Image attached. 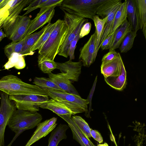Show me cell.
I'll return each mask as SVG.
<instances>
[{
	"label": "cell",
	"mask_w": 146,
	"mask_h": 146,
	"mask_svg": "<svg viewBox=\"0 0 146 146\" xmlns=\"http://www.w3.org/2000/svg\"><path fill=\"white\" fill-rule=\"evenodd\" d=\"M56 26L48 40L38 50V62L45 60H54L67 35L69 26L64 20L56 22Z\"/></svg>",
	"instance_id": "6da1fadb"
},
{
	"label": "cell",
	"mask_w": 146,
	"mask_h": 146,
	"mask_svg": "<svg viewBox=\"0 0 146 146\" xmlns=\"http://www.w3.org/2000/svg\"><path fill=\"white\" fill-rule=\"evenodd\" d=\"M0 91L9 96L22 94L47 95L42 89L23 82L17 76L8 74L0 79Z\"/></svg>",
	"instance_id": "7a4b0ae2"
},
{
	"label": "cell",
	"mask_w": 146,
	"mask_h": 146,
	"mask_svg": "<svg viewBox=\"0 0 146 146\" xmlns=\"http://www.w3.org/2000/svg\"><path fill=\"white\" fill-rule=\"evenodd\" d=\"M107 0H63L60 6L70 14L93 20L99 7Z\"/></svg>",
	"instance_id": "3957f363"
},
{
	"label": "cell",
	"mask_w": 146,
	"mask_h": 146,
	"mask_svg": "<svg viewBox=\"0 0 146 146\" xmlns=\"http://www.w3.org/2000/svg\"><path fill=\"white\" fill-rule=\"evenodd\" d=\"M42 117L37 111L16 109L9 120L8 125L16 134L33 129L41 121Z\"/></svg>",
	"instance_id": "277c9868"
},
{
	"label": "cell",
	"mask_w": 146,
	"mask_h": 146,
	"mask_svg": "<svg viewBox=\"0 0 146 146\" xmlns=\"http://www.w3.org/2000/svg\"><path fill=\"white\" fill-rule=\"evenodd\" d=\"M46 95L62 104L70 109L73 115L85 112L88 113V100L82 98L79 95L49 89H42Z\"/></svg>",
	"instance_id": "5b68a950"
},
{
	"label": "cell",
	"mask_w": 146,
	"mask_h": 146,
	"mask_svg": "<svg viewBox=\"0 0 146 146\" xmlns=\"http://www.w3.org/2000/svg\"><path fill=\"white\" fill-rule=\"evenodd\" d=\"M63 11L64 13V20L68 25L69 30L57 55L67 58L68 56V52L70 42L80 32L82 26L84 24L88 22V20Z\"/></svg>",
	"instance_id": "8992f818"
},
{
	"label": "cell",
	"mask_w": 146,
	"mask_h": 146,
	"mask_svg": "<svg viewBox=\"0 0 146 146\" xmlns=\"http://www.w3.org/2000/svg\"><path fill=\"white\" fill-rule=\"evenodd\" d=\"M121 0H107L98 8L96 15L104 18L107 16L98 46V49L105 39L111 33L114 16L122 3Z\"/></svg>",
	"instance_id": "52a82bcc"
},
{
	"label": "cell",
	"mask_w": 146,
	"mask_h": 146,
	"mask_svg": "<svg viewBox=\"0 0 146 146\" xmlns=\"http://www.w3.org/2000/svg\"><path fill=\"white\" fill-rule=\"evenodd\" d=\"M31 20L29 17L19 15L13 21L3 25L2 27L9 39L13 42H18L24 39Z\"/></svg>",
	"instance_id": "ba28073f"
},
{
	"label": "cell",
	"mask_w": 146,
	"mask_h": 146,
	"mask_svg": "<svg viewBox=\"0 0 146 146\" xmlns=\"http://www.w3.org/2000/svg\"><path fill=\"white\" fill-rule=\"evenodd\" d=\"M9 98L14 102L17 109L35 111L39 110V103L49 99L47 95L35 94L10 95Z\"/></svg>",
	"instance_id": "9c48e42d"
},
{
	"label": "cell",
	"mask_w": 146,
	"mask_h": 146,
	"mask_svg": "<svg viewBox=\"0 0 146 146\" xmlns=\"http://www.w3.org/2000/svg\"><path fill=\"white\" fill-rule=\"evenodd\" d=\"M0 146H4L5 128L12 114L17 109L14 102L9 100L7 94L0 91Z\"/></svg>",
	"instance_id": "30bf717a"
},
{
	"label": "cell",
	"mask_w": 146,
	"mask_h": 146,
	"mask_svg": "<svg viewBox=\"0 0 146 146\" xmlns=\"http://www.w3.org/2000/svg\"><path fill=\"white\" fill-rule=\"evenodd\" d=\"M96 46V31L91 35L84 46L80 49L79 61L84 66L89 67L95 61Z\"/></svg>",
	"instance_id": "8fae6325"
},
{
	"label": "cell",
	"mask_w": 146,
	"mask_h": 146,
	"mask_svg": "<svg viewBox=\"0 0 146 146\" xmlns=\"http://www.w3.org/2000/svg\"><path fill=\"white\" fill-rule=\"evenodd\" d=\"M57 120L56 117H53L39 123L37 125L36 130L25 146H30L46 136L56 127L57 124Z\"/></svg>",
	"instance_id": "7c38bea8"
},
{
	"label": "cell",
	"mask_w": 146,
	"mask_h": 146,
	"mask_svg": "<svg viewBox=\"0 0 146 146\" xmlns=\"http://www.w3.org/2000/svg\"><path fill=\"white\" fill-rule=\"evenodd\" d=\"M56 69L59 70L71 82L78 81L82 66L81 62H73L69 60L63 63L56 62Z\"/></svg>",
	"instance_id": "4fadbf2b"
},
{
	"label": "cell",
	"mask_w": 146,
	"mask_h": 146,
	"mask_svg": "<svg viewBox=\"0 0 146 146\" xmlns=\"http://www.w3.org/2000/svg\"><path fill=\"white\" fill-rule=\"evenodd\" d=\"M55 7H53L39 16H36L30 21L24 39L42 27L46 24L50 23L51 20L54 14Z\"/></svg>",
	"instance_id": "5bb4252c"
},
{
	"label": "cell",
	"mask_w": 146,
	"mask_h": 146,
	"mask_svg": "<svg viewBox=\"0 0 146 146\" xmlns=\"http://www.w3.org/2000/svg\"><path fill=\"white\" fill-rule=\"evenodd\" d=\"M48 75L49 78L63 91L79 95L72 82L62 73L55 74L51 72L48 74Z\"/></svg>",
	"instance_id": "9a60e30c"
},
{
	"label": "cell",
	"mask_w": 146,
	"mask_h": 146,
	"mask_svg": "<svg viewBox=\"0 0 146 146\" xmlns=\"http://www.w3.org/2000/svg\"><path fill=\"white\" fill-rule=\"evenodd\" d=\"M122 62L121 56L119 53L118 56L113 60L102 63L101 73L104 78L108 76H116L119 75L121 71Z\"/></svg>",
	"instance_id": "2e32d148"
},
{
	"label": "cell",
	"mask_w": 146,
	"mask_h": 146,
	"mask_svg": "<svg viewBox=\"0 0 146 146\" xmlns=\"http://www.w3.org/2000/svg\"><path fill=\"white\" fill-rule=\"evenodd\" d=\"M38 106L43 109L49 110L58 116L73 115L72 112L66 106L52 98L39 103Z\"/></svg>",
	"instance_id": "e0dca14e"
},
{
	"label": "cell",
	"mask_w": 146,
	"mask_h": 146,
	"mask_svg": "<svg viewBox=\"0 0 146 146\" xmlns=\"http://www.w3.org/2000/svg\"><path fill=\"white\" fill-rule=\"evenodd\" d=\"M126 74L123 61L119 75L116 76L104 78V80L106 83L113 88L118 91H122L125 88L127 84Z\"/></svg>",
	"instance_id": "ac0fdd59"
},
{
	"label": "cell",
	"mask_w": 146,
	"mask_h": 146,
	"mask_svg": "<svg viewBox=\"0 0 146 146\" xmlns=\"http://www.w3.org/2000/svg\"><path fill=\"white\" fill-rule=\"evenodd\" d=\"M50 23L46 25L39 31L33 33L25 38L24 42L21 53L23 55H32L31 50L41 36L48 26Z\"/></svg>",
	"instance_id": "d6986e66"
},
{
	"label": "cell",
	"mask_w": 146,
	"mask_h": 146,
	"mask_svg": "<svg viewBox=\"0 0 146 146\" xmlns=\"http://www.w3.org/2000/svg\"><path fill=\"white\" fill-rule=\"evenodd\" d=\"M131 31V26L126 19L115 31L113 43L109 51L118 48L127 33Z\"/></svg>",
	"instance_id": "ffe728a7"
},
{
	"label": "cell",
	"mask_w": 146,
	"mask_h": 146,
	"mask_svg": "<svg viewBox=\"0 0 146 146\" xmlns=\"http://www.w3.org/2000/svg\"><path fill=\"white\" fill-rule=\"evenodd\" d=\"M32 0H13L8 9L9 15L5 20L3 25L11 22L17 17L24 8Z\"/></svg>",
	"instance_id": "44dd1931"
},
{
	"label": "cell",
	"mask_w": 146,
	"mask_h": 146,
	"mask_svg": "<svg viewBox=\"0 0 146 146\" xmlns=\"http://www.w3.org/2000/svg\"><path fill=\"white\" fill-rule=\"evenodd\" d=\"M127 17L131 31L137 32L140 29L137 10L134 0H125Z\"/></svg>",
	"instance_id": "7402d4cb"
},
{
	"label": "cell",
	"mask_w": 146,
	"mask_h": 146,
	"mask_svg": "<svg viewBox=\"0 0 146 146\" xmlns=\"http://www.w3.org/2000/svg\"><path fill=\"white\" fill-rule=\"evenodd\" d=\"M68 128L66 125L60 124L54 129L49 138L48 146H57L62 140L66 139V132Z\"/></svg>",
	"instance_id": "603a6c76"
},
{
	"label": "cell",
	"mask_w": 146,
	"mask_h": 146,
	"mask_svg": "<svg viewBox=\"0 0 146 146\" xmlns=\"http://www.w3.org/2000/svg\"><path fill=\"white\" fill-rule=\"evenodd\" d=\"M139 21V29L142 30L146 39V0H134Z\"/></svg>",
	"instance_id": "cb8c5ba5"
},
{
	"label": "cell",
	"mask_w": 146,
	"mask_h": 146,
	"mask_svg": "<svg viewBox=\"0 0 146 146\" xmlns=\"http://www.w3.org/2000/svg\"><path fill=\"white\" fill-rule=\"evenodd\" d=\"M59 116L64 119L68 123L72 133L75 134L86 146H95L89 138L85 137L78 128L72 119V115H60Z\"/></svg>",
	"instance_id": "d4e9b609"
},
{
	"label": "cell",
	"mask_w": 146,
	"mask_h": 146,
	"mask_svg": "<svg viewBox=\"0 0 146 146\" xmlns=\"http://www.w3.org/2000/svg\"><path fill=\"white\" fill-rule=\"evenodd\" d=\"M26 63L23 56L21 54L14 53L11 54L8 62L4 65L5 69H9L14 67L18 70L24 68Z\"/></svg>",
	"instance_id": "484cf974"
},
{
	"label": "cell",
	"mask_w": 146,
	"mask_h": 146,
	"mask_svg": "<svg viewBox=\"0 0 146 146\" xmlns=\"http://www.w3.org/2000/svg\"><path fill=\"white\" fill-rule=\"evenodd\" d=\"M127 18L126 3L125 1L122 3L115 15L111 33L120 26L127 19Z\"/></svg>",
	"instance_id": "4316f807"
},
{
	"label": "cell",
	"mask_w": 146,
	"mask_h": 146,
	"mask_svg": "<svg viewBox=\"0 0 146 146\" xmlns=\"http://www.w3.org/2000/svg\"><path fill=\"white\" fill-rule=\"evenodd\" d=\"M107 19V16L104 18L100 19L97 15H95L93 17V20L94 23L96 28L95 31L96 34V55L97 54L99 49L98 46L101 36Z\"/></svg>",
	"instance_id": "83f0119b"
},
{
	"label": "cell",
	"mask_w": 146,
	"mask_h": 146,
	"mask_svg": "<svg viewBox=\"0 0 146 146\" xmlns=\"http://www.w3.org/2000/svg\"><path fill=\"white\" fill-rule=\"evenodd\" d=\"M33 83L40 88L63 92L49 78L35 77Z\"/></svg>",
	"instance_id": "f1b7e54d"
},
{
	"label": "cell",
	"mask_w": 146,
	"mask_h": 146,
	"mask_svg": "<svg viewBox=\"0 0 146 146\" xmlns=\"http://www.w3.org/2000/svg\"><path fill=\"white\" fill-rule=\"evenodd\" d=\"M56 25V22L53 23L49 24L48 27L31 49V52L33 54H34V51L39 50L48 40Z\"/></svg>",
	"instance_id": "f546056e"
},
{
	"label": "cell",
	"mask_w": 146,
	"mask_h": 146,
	"mask_svg": "<svg viewBox=\"0 0 146 146\" xmlns=\"http://www.w3.org/2000/svg\"><path fill=\"white\" fill-rule=\"evenodd\" d=\"M72 118L73 122L80 131L87 138L91 137L90 128L87 122L81 117L73 116Z\"/></svg>",
	"instance_id": "4dcf8cb0"
},
{
	"label": "cell",
	"mask_w": 146,
	"mask_h": 146,
	"mask_svg": "<svg viewBox=\"0 0 146 146\" xmlns=\"http://www.w3.org/2000/svg\"><path fill=\"white\" fill-rule=\"evenodd\" d=\"M137 32L131 31L128 33L121 43L119 49L121 53H126L133 47Z\"/></svg>",
	"instance_id": "1f68e13d"
},
{
	"label": "cell",
	"mask_w": 146,
	"mask_h": 146,
	"mask_svg": "<svg viewBox=\"0 0 146 146\" xmlns=\"http://www.w3.org/2000/svg\"><path fill=\"white\" fill-rule=\"evenodd\" d=\"M24 40L25 38L18 42L12 41L5 46L4 49V52L8 58L13 53H21Z\"/></svg>",
	"instance_id": "d6a6232c"
},
{
	"label": "cell",
	"mask_w": 146,
	"mask_h": 146,
	"mask_svg": "<svg viewBox=\"0 0 146 146\" xmlns=\"http://www.w3.org/2000/svg\"><path fill=\"white\" fill-rule=\"evenodd\" d=\"M40 70L44 73L49 74L56 69V62L54 60H45L38 63Z\"/></svg>",
	"instance_id": "836d02e7"
},
{
	"label": "cell",
	"mask_w": 146,
	"mask_h": 146,
	"mask_svg": "<svg viewBox=\"0 0 146 146\" xmlns=\"http://www.w3.org/2000/svg\"><path fill=\"white\" fill-rule=\"evenodd\" d=\"M63 0H46L40 7V11L36 16L43 14L47 10L53 7L59 6L61 5Z\"/></svg>",
	"instance_id": "e575fe53"
},
{
	"label": "cell",
	"mask_w": 146,
	"mask_h": 146,
	"mask_svg": "<svg viewBox=\"0 0 146 146\" xmlns=\"http://www.w3.org/2000/svg\"><path fill=\"white\" fill-rule=\"evenodd\" d=\"M46 1V0H32L27 7L23 9L24 11H27L23 15L25 16L33 11L40 8L41 5Z\"/></svg>",
	"instance_id": "d590c367"
},
{
	"label": "cell",
	"mask_w": 146,
	"mask_h": 146,
	"mask_svg": "<svg viewBox=\"0 0 146 146\" xmlns=\"http://www.w3.org/2000/svg\"><path fill=\"white\" fill-rule=\"evenodd\" d=\"M13 0H9L8 3L0 9V27L3 25L4 21L9 15L8 9Z\"/></svg>",
	"instance_id": "8d00e7d4"
},
{
	"label": "cell",
	"mask_w": 146,
	"mask_h": 146,
	"mask_svg": "<svg viewBox=\"0 0 146 146\" xmlns=\"http://www.w3.org/2000/svg\"><path fill=\"white\" fill-rule=\"evenodd\" d=\"M80 33H78L75 38L70 42L68 52L70 60H72L75 58L74 52L77 43L80 39L79 37Z\"/></svg>",
	"instance_id": "74e56055"
},
{
	"label": "cell",
	"mask_w": 146,
	"mask_h": 146,
	"mask_svg": "<svg viewBox=\"0 0 146 146\" xmlns=\"http://www.w3.org/2000/svg\"><path fill=\"white\" fill-rule=\"evenodd\" d=\"M115 31L109 35L102 42L100 47L102 50L109 49L111 48L113 40Z\"/></svg>",
	"instance_id": "f35d334b"
},
{
	"label": "cell",
	"mask_w": 146,
	"mask_h": 146,
	"mask_svg": "<svg viewBox=\"0 0 146 146\" xmlns=\"http://www.w3.org/2000/svg\"><path fill=\"white\" fill-rule=\"evenodd\" d=\"M119 53H117L115 50L109 51L103 57L101 61L102 63H105L113 60L118 56Z\"/></svg>",
	"instance_id": "ab89813d"
},
{
	"label": "cell",
	"mask_w": 146,
	"mask_h": 146,
	"mask_svg": "<svg viewBox=\"0 0 146 146\" xmlns=\"http://www.w3.org/2000/svg\"><path fill=\"white\" fill-rule=\"evenodd\" d=\"M91 26L92 25L90 22H87L84 24L80 33V38L88 35L90 31Z\"/></svg>",
	"instance_id": "60d3db41"
},
{
	"label": "cell",
	"mask_w": 146,
	"mask_h": 146,
	"mask_svg": "<svg viewBox=\"0 0 146 146\" xmlns=\"http://www.w3.org/2000/svg\"><path fill=\"white\" fill-rule=\"evenodd\" d=\"M97 76H96L95 78L92 88L90 90L88 98L87 99L89 102V110L88 111V114H87V115L88 116H90V112L92 110V100L96 86V85L97 81Z\"/></svg>",
	"instance_id": "b9f144b4"
},
{
	"label": "cell",
	"mask_w": 146,
	"mask_h": 146,
	"mask_svg": "<svg viewBox=\"0 0 146 146\" xmlns=\"http://www.w3.org/2000/svg\"><path fill=\"white\" fill-rule=\"evenodd\" d=\"M90 134L91 137L99 143L103 142L102 137L101 134L98 131L90 129Z\"/></svg>",
	"instance_id": "7bdbcfd3"
},
{
	"label": "cell",
	"mask_w": 146,
	"mask_h": 146,
	"mask_svg": "<svg viewBox=\"0 0 146 146\" xmlns=\"http://www.w3.org/2000/svg\"><path fill=\"white\" fill-rule=\"evenodd\" d=\"M72 134L73 138L74 139L79 143L81 146H86L80 139L74 133H72Z\"/></svg>",
	"instance_id": "ee69618b"
},
{
	"label": "cell",
	"mask_w": 146,
	"mask_h": 146,
	"mask_svg": "<svg viewBox=\"0 0 146 146\" xmlns=\"http://www.w3.org/2000/svg\"><path fill=\"white\" fill-rule=\"evenodd\" d=\"M9 0H3L0 3V9L5 7L8 3Z\"/></svg>",
	"instance_id": "f6af8a7d"
},
{
	"label": "cell",
	"mask_w": 146,
	"mask_h": 146,
	"mask_svg": "<svg viewBox=\"0 0 146 146\" xmlns=\"http://www.w3.org/2000/svg\"><path fill=\"white\" fill-rule=\"evenodd\" d=\"M6 37L7 36L3 31V29L0 28V42L4 38Z\"/></svg>",
	"instance_id": "bcb514c9"
},
{
	"label": "cell",
	"mask_w": 146,
	"mask_h": 146,
	"mask_svg": "<svg viewBox=\"0 0 146 146\" xmlns=\"http://www.w3.org/2000/svg\"><path fill=\"white\" fill-rule=\"evenodd\" d=\"M18 135H15L14 138L13 139L11 143L7 146H11L13 142L14 141L15 139L17 137Z\"/></svg>",
	"instance_id": "7dc6e473"
},
{
	"label": "cell",
	"mask_w": 146,
	"mask_h": 146,
	"mask_svg": "<svg viewBox=\"0 0 146 146\" xmlns=\"http://www.w3.org/2000/svg\"><path fill=\"white\" fill-rule=\"evenodd\" d=\"M97 146H109L108 144L106 143H105L103 144H98Z\"/></svg>",
	"instance_id": "c3c4849f"
},
{
	"label": "cell",
	"mask_w": 146,
	"mask_h": 146,
	"mask_svg": "<svg viewBox=\"0 0 146 146\" xmlns=\"http://www.w3.org/2000/svg\"><path fill=\"white\" fill-rule=\"evenodd\" d=\"M3 1V0H0V3L2 1Z\"/></svg>",
	"instance_id": "681fc988"
}]
</instances>
